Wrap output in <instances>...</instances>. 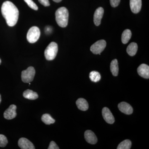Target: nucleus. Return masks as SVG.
<instances>
[{"instance_id": "1", "label": "nucleus", "mask_w": 149, "mask_h": 149, "mask_svg": "<svg viewBox=\"0 0 149 149\" xmlns=\"http://www.w3.org/2000/svg\"><path fill=\"white\" fill-rule=\"evenodd\" d=\"M1 13L5 19L7 24L10 27H13L18 20L19 12L16 6L9 1L3 3L1 6Z\"/></svg>"}, {"instance_id": "2", "label": "nucleus", "mask_w": 149, "mask_h": 149, "mask_svg": "<svg viewBox=\"0 0 149 149\" xmlns=\"http://www.w3.org/2000/svg\"><path fill=\"white\" fill-rule=\"evenodd\" d=\"M55 16L56 21L60 27H65L67 26L69 13L66 8L62 7L57 10Z\"/></svg>"}, {"instance_id": "3", "label": "nucleus", "mask_w": 149, "mask_h": 149, "mask_svg": "<svg viewBox=\"0 0 149 149\" xmlns=\"http://www.w3.org/2000/svg\"><path fill=\"white\" fill-rule=\"evenodd\" d=\"M58 51V46L55 42L50 43L46 48L45 52V56L48 61L53 60L55 58Z\"/></svg>"}, {"instance_id": "4", "label": "nucleus", "mask_w": 149, "mask_h": 149, "mask_svg": "<svg viewBox=\"0 0 149 149\" xmlns=\"http://www.w3.org/2000/svg\"><path fill=\"white\" fill-rule=\"evenodd\" d=\"M35 70L34 67L30 66L22 72V80L24 83H29L33 81L35 77Z\"/></svg>"}, {"instance_id": "5", "label": "nucleus", "mask_w": 149, "mask_h": 149, "mask_svg": "<svg viewBox=\"0 0 149 149\" xmlns=\"http://www.w3.org/2000/svg\"><path fill=\"white\" fill-rule=\"evenodd\" d=\"M40 36V29L38 27L33 26L27 32V39L30 43H34L39 40Z\"/></svg>"}, {"instance_id": "6", "label": "nucleus", "mask_w": 149, "mask_h": 149, "mask_svg": "<svg viewBox=\"0 0 149 149\" xmlns=\"http://www.w3.org/2000/svg\"><path fill=\"white\" fill-rule=\"evenodd\" d=\"M106 45V42L104 40H99L91 46V50L95 54H101L104 49Z\"/></svg>"}, {"instance_id": "7", "label": "nucleus", "mask_w": 149, "mask_h": 149, "mask_svg": "<svg viewBox=\"0 0 149 149\" xmlns=\"http://www.w3.org/2000/svg\"><path fill=\"white\" fill-rule=\"evenodd\" d=\"M17 107L15 105H11L4 113V117L8 120H11L16 117Z\"/></svg>"}, {"instance_id": "8", "label": "nucleus", "mask_w": 149, "mask_h": 149, "mask_svg": "<svg viewBox=\"0 0 149 149\" xmlns=\"http://www.w3.org/2000/svg\"><path fill=\"white\" fill-rule=\"evenodd\" d=\"M102 114L104 119L107 123L113 124L115 121L114 116L110 110L108 108L104 107L102 111Z\"/></svg>"}, {"instance_id": "9", "label": "nucleus", "mask_w": 149, "mask_h": 149, "mask_svg": "<svg viewBox=\"0 0 149 149\" xmlns=\"http://www.w3.org/2000/svg\"><path fill=\"white\" fill-rule=\"evenodd\" d=\"M18 146L22 149H35L32 142L26 138H22L19 140Z\"/></svg>"}, {"instance_id": "10", "label": "nucleus", "mask_w": 149, "mask_h": 149, "mask_svg": "<svg viewBox=\"0 0 149 149\" xmlns=\"http://www.w3.org/2000/svg\"><path fill=\"white\" fill-rule=\"evenodd\" d=\"M104 13V9L102 7L98 8L95 11L94 15V22L96 26H99L100 24Z\"/></svg>"}, {"instance_id": "11", "label": "nucleus", "mask_w": 149, "mask_h": 149, "mask_svg": "<svg viewBox=\"0 0 149 149\" xmlns=\"http://www.w3.org/2000/svg\"><path fill=\"white\" fill-rule=\"evenodd\" d=\"M130 6L133 13H139L142 7V0H130Z\"/></svg>"}, {"instance_id": "12", "label": "nucleus", "mask_w": 149, "mask_h": 149, "mask_svg": "<svg viewBox=\"0 0 149 149\" xmlns=\"http://www.w3.org/2000/svg\"><path fill=\"white\" fill-rule=\"evenodd\" d=\"M118 108L120 111L125 114L130 115L133 113V108L129 104L125 102H121L118 104Z\"/></svg>"}, {"instance_id": "13", "label": "nucleus", "mask_w": 149, "mask_h": 149, "mask_svg": "<svg viewBox=\"0 0 149 149\" xmlns=\"http://www.w3.org/2000/svg\"><path fill=\"white\" fill-rule=\"evenodd\" d=\"M138 73L141 77L146 79L149 78V66L146 64H142L137 69Z\"/></svg>"}, {"instance_id": "14", "label": "nucleus", "mask_w": 149, "mask_h": 149, "mask_svg": "<svg viewBox=\"0 0 149 149\" xmlns=\"http://www.w3.org/2000/svg\"><path fill=\"white\" fill-rule=\"evenodd\" d=\"M85 138L86 141L89 143L95 144L97 142V139L95 133L91 130H87L85 131Z\"/></svg>"}, {"instance_id": "15", "label": "nucleus", "mask_w": 149, "mask_h": 149, "mask_svg": "<svg viewBox=\"0 0 149 149\" xmlns=\"http://www.w3.org/2000/svg\"><path fill=\"white\" fill-rule=\"evenodd\" d=\"M78 108L80 110L85 111L88 109L89 105L86 100L83 98H80L77 100L76 102Z\"/></svg>"}, {"instance_id": "16", "label": "nucleus", "mask_w": 149, "mask_h": 149, "mask_svg": "<svg viewBox=\"0 0 149 149\" xmlns=\"http://www.w3.org/2000/svg\"><path fill=\"white\" fill-rule=\"evenodd\" d=\"M23 96L25 98L30 100H35L38 98L37 93L30 90H27L24 91Z\"/></svg>"}, {"instance_id": "17", "label": "nucleus", "mask_w": 149, "mask_h": 149, "mask_svg": "<svg viewBox=\"0 0 149 149\" xmlns=\"http://www.w3.org/2000/svg\"><path fill=\"white\" fill-rule=\"evenodd\" d=\"M138 45L136 43L132 42L127 47L126 52L130 56H134L136 54L138 51Z\"/></svg>"}, {"instance_id": "18", "label": "nucleus", "mask_w": 149, "mask_h": 149, "mask_svg": "<svg viewBox=\"0 0 149 149\" xmlns=\"http://www.w3.org/2000/svg\"><path fill=\"white\" fill-rule=\"evenodd\" d=\"M132 36V33L130 29H125L123 32L121 36V41L124 44H127L129 42Z\"/></svg>"}, {"instance_id": "19", "label": "nucleus", "mask_w": 149, "mask_h": 149, "mask_svg": "<svg viewBox=\"0 0 149 149\" xmlns=\"http://www.w3.org/2000/svg\"><path fill=\"white\" fill-rule=\"evenodd\" d=\"M110 70L113 76H117L118 73V61L116 59L113 60L111 63Z\"/></svg>"}, {"instance_id": "20", "label": "nucleus", "mask_w": 149, "mask_h": 149, "mask_svg": "<svg viewBox=\"0 0 149 149\" xmlns=\"http://www.w3.org/2000/svg\"><path fill=\"white\" fill-rule=\"evenodd\" d=\"M42 120L47 125H50L54 123L55 122V120L53 119L49 114L47 113L43 115L42 117Z\"/></svg>"}, {"instance_id": "21", "label": "nucleus", "mask_w": 149, "mask_h": 149, "mask_svg": "<svg viewBox=\"0 0 149 149\" xmlns=\"http://www.w3.org/2000/svg\"><path fill=\"white\" fill-rule=\"evenodd\" d=\"M89 77H90L91 81L95 82V83L98 82L100 80L101 78V76L100 73L96 71H93L91 72Z\"/></svg>"}, {"instance_id": "22", "label": "nucleus", "mask_w": 149, "mask_h": 149, "mask_svg": "<svg viewBox=\"0 0 149 149\" xmlns=\"http://www.w3.org/2000/svg\"><path fill=\"white\" fill-rule=\"evenodd\" d=\"M131 147V142L129 140H124L120 143L117 149H130Z\"/></svg>"}, {"instance_id": "23", "label": "nucleus", "mask_w": 149, "mask_h": 149, "mask_svg": "<svg viewBox=\"0 0 149 149\" xmlns=\"http://www.w3.org/2000/svg\"><path fill=\"white\" fill-rule=\"evenodd\" d=\"M8 143L7 139L4 135L0 134V147H5Z\"/></svg>"}, {"instance_id": "24", "label": "nucleus", "mask_w": 149, "mask_h": 149, "mask_svg": "<svg viewBox=\"0 0 149 149\" xmlns=\"http://www.w3.org/2000/svg\"><path fill=\"white\" fill-rule=\"evenodd\" d=\"M28 6H29L30 8L34 10H38V7L37 5L33 2L32 0H24Z\"/></svg>"}, {"instance_id": "25", "label": "nucleus", "mask_w": 149, "mask_h": 149, "mask_svg": "<svg viewBox=\"0 0 149 149\" xmlns=\"http://www.w3.org/2000/svg\"><path fill=\"white\" fill-rule=\"evenodd\" d=\"M120 0H110L111 5L113 7H116L119 5Z\"/></svg>"}, {"instance_id": "26", "label": "nucleus", "mask_w": 149, "mask_h": 149, "mask_svg": "<svg viewBox=\"0 0 149 149\" xmlns=\"http://www.w3.org/2000/svg\"><path fill=\"white\" fill-rule=\"evenodd\" d=\"M48 149H59V148L58 146L57 145L56 143L55 142L53 141H51L50 143Z\"/></svg>"}, {"instance_id": "27", "label": "nucleus", "mask_w": 149, "mask_h": 149, "mask_svg": "<svg viewBox=\"0 0 149 149\" xmlns=\"http://www.w3.org/2000/svg\"><path fill=\"white\" fill-rule=\"evenodd\" d=\"M39 2L44 6L47 7L50 6V3L49 0H38Z\"/></svg>"}, {"instance_id": "28", "label": "nucleus", "mask_w": 149, "mask_h": 149, "mask_svg": "<svg viewBox=\"0 0 149 149\" xmlns=\"http://www.w3.org/2000/svg\"><path fill=\"white\" fill-rule=\"evenodd\" d=\"M53 1L56 3H59L62 0H53Z\"/></svg>"}, {"instance_id": "29", "label": "nucleus", "mask_w": 149, "mask_h": 149, "mask_svg": "<svg viewBox=\"0 0 149 149\" xmlns=\"http://www.w3.org/2000/svg\"><path fill=\"white\" fill-rule=\"evenodd\" d=\"M1 95H0V104H1Z\"/></svg>"}, {"instance_id": "30", "label": "nucleus", "mask_w": 149, "mask_h": 149, "mask_svg": "<svg viewBox=\"0 0 149 149\" xmlns=\"http://www.w3.org/2000/svg\"><path fill=\"white\" fill-rule=\"evenodd\" d=\"M1 59H0V65L1 64Z\"/></svg>"}]
</instances>
